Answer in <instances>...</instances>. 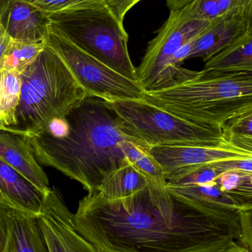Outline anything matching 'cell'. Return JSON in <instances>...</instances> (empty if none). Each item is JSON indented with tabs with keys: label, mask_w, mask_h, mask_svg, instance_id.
<instances>
[{
	"label": "cell",
	"mask_w": 252,
	"mask_h": 252,
	"mask_svg": "<svg viewBox=\"0 0 252 252\" xmlns=\"http://www.w3.org/2000/svg\"><path fill=\"white\" fill-rule=\"evenodd\" d=\"M0 160L23 175L43 192L48 193V177L23 136L0 130Z\"/></svg>",
	"instance_id": "2e32d148"
},
{
	"label": "cell",
	"mask_w": 252,
	"mask_h": 252,
	"mask_svg": "<svg viewBox=\"0 0 252 252\" xmlns=\"http://www.w3.org/2000/svg\"><path fill=\"white\" fill-rule=\"evenodd\" d=\"M47 44L63 61L87 96L109 103L144 100V90L139 82L120 75L52 29Z\"/></svg>",
	"instance_id": "52a82bcc"
},
{
	"label": "cell",
	"mask_w": 252,
	"mask_h": 252,
	"mask_svg": "<svg viewBox=\"0 0 252 252\" xmlns=\"http://www.w3.org/2000/svg\"><path fill=\"white\" fill-rule=\"evenodd\" d=\"M11 41L12 38L9 36L0 23V69L4 66L7 52Z\"/></svg>",
	"instance_id": "83f0119b"
},
{
	"label": "cell",
	"mask_w": 252,
	"mask_h": 252,
	"mask_svg": "<svg viewBox=\"0 0 252 252\" xmlns=\"http://www.w3.org/2000/svg\"><path fill=\"white\" fill-rule=\"evenodd\" d=\"M50 29L108 67L133 81L136 68L130 59L128 34L103 1L47 15Z\"/></svg>",
	"instance_id": "5b68a950"
},
{
	"label": "cell",
	"mask_w": 252,
	"mask_h": 252,
	"mask_svg": "<svg viewBox=\"0 0 252 252\" xmlns=\"http://www.w3.org/2000/svg\"><path fill=\"white\" fill-rule=\"evenodd\" d=\"M21 78L16 124L7 132L24 137L44 133L52 122L65 119L87 96L63 61L47 44L21 72Z\"/></svg>",
	"instance_id": "277c9868"
},
{
	"label": "cell",
	"mask_w": 252,
	"mask_h": 252,
	"mask_svg": "<svg viewBox=\"0 0 252 252\" xmlns=\"http://www.w3.org/2000/svg\"><path fill=\"white\" fill-rule=\"evenodd\" d=\"M104 1V0H74L72 5H71L68 9L72 8V7H78V6L83 5V4H89V3L94 2V1ZM68 9H67V10H68Z\"/></svg>",
	"instance_id": "1f68e13d"
},
{
	"label": "cell",
	"mask_w": 252,
	"mask_h": 252,
	"mask_svg": "<svg viewBox=\"0 0 252 252\" xmlns=\"http://www.w3.org/2000/svg\"><path fill=\"white\" fill-rule=\"evenodd\" d=\"M144 100L192 124L222 127L252 109V72H197L171 87L144 92Z\"/></svg>",
	"instance_id": "3957f363"
},
{
	"label": "cell",
	"mask_w": 252,
	"mask_h": 252,
	"mask_svg": "<svg viewBox=\"0 0 252 252\" xmlns=\"http://www.w3.org/2000/svg\"><path fill=\"white\" fill-rule=\"evenodd\" d=\"M45 14L58 13L69 8L74 0H25Z\"/></svg>",
	"instance_id": "d4e9b609"
},
{
	"label": "cell",
	"mask_w": 252,
	"mask_h": 252,
	"mask_svg": "<svg viewBox=\"0 0 252 252\" xmlns=\"http://www.w3.org/2000/svg\"><path fill=\"white\" fill-rule=\"evenodd\" d=\"M150 184L143 173L129 162L108 175L97 191L108 199H121L144 190Z\"/></svg>",
	"instance_id": "ac0fdd59"
},
{
	"label": "cell",
	"mask_w": 252,
	"mask_h": 252,
	"mask_svg": "<svg viewBox=\"0 0 252 252\" xmlns=\"http://www.w3.org/2000/svg\"><path fill=\"white\" fill-rule=\"evenodd\" d=\"M47 45V42H30L12 39L4 66L23 72Z\"/></svg>",
	"instance_id": "cb8c5ba5"
},
{
	"label": "cell",
	"mask_w": 252,
	"mask_h": 252,
	"mask_svg": "<svg viewBox=\"0 0 252 252\" xmlns=\"http://www.w3.org/2000/svg\"><path fill=\"white\" fill-rule=\"evenodd\" d=\"M72 222L97 252H216L233 241L251 250L241 219L207 216L152 184L121 199L88 192Z\"/></svg>",
	"instance_id": "6da1fadb"
},
{
	"label": "cell",
	"mask_w": 252,
	"mask_h": 252,
	"mask_svg": "<svg viewBox=\"0 0 252 252\" xmlns=\"http://www.w3.org/2000/svg\"><path fill=\"white\" fill-rule=\"evenodd\" d=\"M212 21L193 19L185 7L170 11L156 36L149 41L142 62L136 68L138 82L144 92L152 90L157 77L173 55L183 44L207 31Z\"/></svg>",
	"instance_id": "ba28073f"
},
{
	"label": "cell",
	"mask_w": 252,
	"mask_h": 252,
	"mask_svg": "<svg viewBox=\"0 0 252 252\" xmlns=\"http://www.w3.org/2000/svg\"><path fill=\"white\" fill-rule=\"evenodd\" d=\"M219 16H223L227 12L242 7L252 6V0H213Z\"/></svg>",
	"instance_id": "4316f807"
},
{
	"label": "cell",
	"mask_w": 252,
	"mask_h": 252,
	"mask_svg": "<svg viewBox=\"0 0 252 252\" xmlns=\"http://www.w3.org/2000/svg\"><path fill=\"white\" fill-rule=\"evenodd\" d=\"M204 72H252V32L245 34L205 62Z\"/></svg>",
	"instance_id": "e0dca14e"
},
{
	"label": "cell",
	"mask_w": 252,
	"mask_h": 252,
	"mask_svg": "<svg viewBox=\"0 0 252 252\" xmlns=\"http://www.w3.org/2000/svg\"><path fill=\"white\" fill-rule=\"evenodd\" d=\"M65 120L67 129L62 136L44 132L23 137L38 163L79 182L88 192L97 191L108 175L130 162L123 149L124 142L145 144L112 104L99 97H84Z\"/></svg>",
	"instance_id": "7a4b0ae2"
},
{
	"label": "cell",
	"mask_w": 252,
	"mask_h": 252,
	"mask_svg": "<svg viewBox=\"0 0 252 252\" xmlns=\"http://www.w3.org/2000/svg\"><path fill=\"white\" fill-rule=\"evenodd\" d=\"M38 219L50 252H97L77 232L72 214L56 189L50 188Z\"/></svg>",
	"instance_id": "9c48e42d"
},
{
	"label": "cell",
	"mask_w": 252,
	"mask_h": 252,
	"mask_svg": "<svg viewBox=\"0 0 252 252\" xmlns=\"http://www.w3.org/2000/svg\"><path fill=\"white\" fill-rule=\"evenodd\" d=\"M252 32V6L231 10L213 19L207 31L195 39L188 59L205 62L240 37Z\"/></svg>",
	"instance_id": "8fae6325"
},
{
	"label": "cell",
	"mask_w": 252,
	"mask_h": 252,
	"mask_svg": "<svg viewBox=\"0 0 252 252\" xmlns=\"http://www.w3.org/2000/svg\"><path fill=\"white\" fill-rule=\"evenodd\" d=\"M224 173L217 161L183 167L166 176L167 184L178 185H202L213 183L215 179Z\"/></svg>",
	"instance_id": "7402d4cb"
},
{
	"label": "cell",
	"mask_w": 252,
	"mask_h": 252,
	"mask_svg": "<svg viewBox=\"0 0 252 252\" xmlns=\"http://www.w3.org/2000/svg\"><path fill=\"white\" fill-rule=\"evenodd\" d=\"M21 84L20 72L4 66L0 69V130L7 131L16 124Z\"/></svg>",
	"instance_id": "d6986e66"
},
{
	"label": "cell",
	"mask_w": 252,
	"mask_h": 252,
	"mask_svg": "<svg viewBox=\"0 0 252 252\" xmlns=\"http://www.w3.org/2000/svg\"><path fill=\"white\" fill-rule=\"evenodd\" d=\"M148 151L164 170L166 176L183 167L221 160L252 157V152L241 149L227 142L213 146L158 145L151 147Z\"/></svg>",
	"instance_id": "30bf717a"
},
{
	"label": "cell",
	"mask_w": 252,
	"mask_h": 252,
	"mask_svg": "<svg viewBox=\"0 0 252 252\" xmlns=\"http://www.w3.org/2000/svg\"><path fill=\"white\" fill-rule=\"evenodd\" d=\"M9 0H0V20L2 17L3 13L7 7Z\"/></svg>",
	"instance_id": "d6a6232c"
},
{
	"label": "cell",
	"mask_w": 252,
	"mask_h": 252,
	"mask_svg": "<svg viewBox=\"0 0 252 252\" xmlns=\"http://www.w3.org/2000/svg\"><path fill=\"white\" fill-rule=\"evenodd\" d=\"M167 192L173 199L207 216L221 220L238 221L246 210L223 193L216 184L202 185H173L167 184Z\"/></svg>",
	"instance_id": "7c38bea8"
},
{
	"label": "cell",
	"mask_w": 252,
	"mask_h": 252,
	"mask_svg": "<svg viewBox=\"0 0 252 252\" xmlns=\"http://www.w3.org/2000/svg\"><path fill=\"white\" fill-rule=\"evenodd\" d=\"M7 240V227L0 210V252H3Z\"/></svg>",
	"instance_id": "f1b7e54d"
},
{
	"label": "cell",
	"mask_w": 252,
	"mask_h": 252,
	"mask_svg": "<svg viewBox=\"0 0 252 252\" xmlns=\"http://www.w3.org/2000/svg\"><path fill=\"white\" fill-rule=\"evenodd\" d=\"M7 227L3 252H50L38 216L0 204Z\"/></svg>",
	"instance_id": "5bb4252c"
},
{
	"label": "cell",
	"mask_w": 252,
	"mask_h": 252,
	"mask_svg": "<svg viewBox=\"0 0 252 252\" xmlns=\"http://www.w3.org/2000/svg\"><path fill=\"white\" fill-rule=\"evenodd\" d=\"M192 0H166L170 11L177 10L190 2Z\"/></svg>",
	"instance_id": "4dcf8cb0"
},
{
	"label": "cell",
	"mask_w": 252,
	"mask_h": 252,
	"mask_svg": "<svg viewBox=\"0 0 252 252\" xmlns=\"http://www.w3.org/2000/svg\"><path fill=\"white\" fill-rule=\"evenodd\" d=\"M47 195L17 170L0 160V204L38 216Z\"/></svg>",
	"instance_id": "9a60e30c"
},
{
	"label": "cell",
	"mask_w": 252,
	"mask_h": 252,
	"mask_svg": "<svg viewBox=\"0 0 252 252\" xmlns=\"http://www.w3.org/2000/svg\"><path fill=\"white\" fill-rule=\"evenodd\" d=\"M214 183L244 210H252V173L229 170L219 175Z\"/></svg>",
	"instance_id": "ffe728a7"
},
{
	"label": "cell",
	"mask_w": 252,
	"mask_h": 252,
	"mask_svg": "<svg viewBox=\"0 0 252 252\" xmlns=\"http://www.w3.org/2000/svg\"><path fill=\"white\" fill-rule=\"evenodd\" d=\"M222 129L226 142L252 152V109L228 120Z\"/></svg>",
	"instance_id": "603a6c76"
},
{
	"label": "cell",
	"mask_w": 252,
	"mask_h": 252,
	"mask_svg": "<svg viewBox=\"0 0 252 252\" xmlns=\"http://www.w3.org/2000/svg\"><path fill=\"white\" fill-rule=\"evenodd\" d=\"M216 252H252V250L244 247L238 241H233Z\"/></svg>",
	"instance_id": "f546056e"
},
{
	"label": "cell",
	"mask_w": 252,
	"mask_h": 252,
	"mask_svg": "<svg viewBox=\"0 0 252 252\" xmlns=\"http://www.w3.org/2000/svg\"><path fill=\"white\" fill-rule=\"evenodd\" d=\"M110 103L127 127L149 148L213 146L226 142L221 127L192 124L144 100H115Z\"/></svg>",
	"instance_id": "8992f818"
},
{
	"label": "cell",
	"mask_w": 252,
	"mask_h": 252,
	"mask_svg": "<svg viewBox=\"0 0 252 252\" xmlns=\"http://www.w3.org/2000/svg\"><path fill=\"white\" fill-rule=\"evenodd\" d=\"M123 149L129 161L149 179L152 185L165 189L167 185L165 173L149 154L147 145L128 140L123 144Z\"/></svg>",
	"instance_id": "44dd1931"
},
{
	"label": "cell",
	"mask_w": 252,
	"mask_h": 252,
	"mask_svg": "<svg viewBox=\"0 0 252 252\" xmlns=\"http://www.w3.org/2000/svg\"><path fill=\"white\" fill-rule=\"evenodd\" d=\"M142 0H104L105 5L109 11L120 21L124 22L127 12Z\"/></svg>",
	"instance_id": "484cf974"
},
{
	"label": "cell",
	"mask_w": 252,
	"mask_h": 252,
	"mask_svg": "<svg viewBox=\"0 0 252 252\" xmlns=\"http://www.w3.org/2000/svg\"><path fill=\"white\" fill-rule=\"evenodd\" d=\"M0 23L16 41L47 42L50 30L47 15L25 0H9Z\"/></svg>",
	"instance_id": "4fadbf2b"
},
{
	"label": "cell",
	"mask_w": 252,
	"mask_h": 252,
	"mask_svg": "<svg viewBox=\"0 0 252 252\" xmlns=\"http://www.w3.org/2000/svg\"><path fill=\"white\" fill-rule=\"evenodd\" d=\"M0 202H1V201H0Z\"/></svg>",
	"instance_id": "836d02e7"
}]
</instances>
